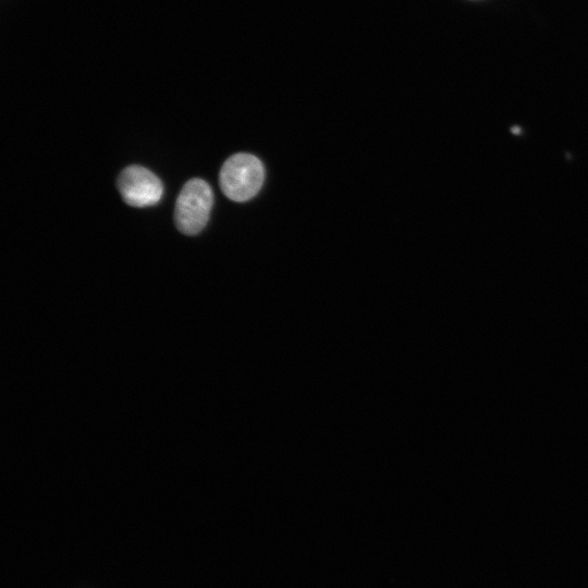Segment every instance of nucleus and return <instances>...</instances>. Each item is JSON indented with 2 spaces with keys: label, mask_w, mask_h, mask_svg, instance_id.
Wrapping results in <instances>:
<instances>
[{
  "label": "nucleus",
  "mask_w": 588,
  "mask_h": 588,
  "mask_svg": "<svg viewBox=\"0 0 588 588\" xmlns=\"http://www.w3.org/2000/svg\"><path fill=\"white\" fill-rule=\"evenodd\" d=\"M265 180V168L254 155L238 152L223 163L219 174L223 194L234 201H246L261 188Z\"/></svg>",
  "instance_id": "1"
},
{
  "label": "nucleus",
  "mask_w": 588,
  "mask_h": 588,
  "mask_svg": "<svg viewBox=\"0 0 588 588\" xmlns=\"http://www.w3.org/2000/svg\"><path fill=\"white\" fill-rule=\"evenodd\" d=\"M213 205V192L203 179L187 181L175 201L174 222L185 235H196L206 226Z\"/></svg>",
  "instance_id": "2"
},
{
  "label": "nucleus",
  "mask_w": 588,
  "mask_h": 588,
  "mask_svg": "<svg viewBox=\"0 0 588 588\" xmlns=\"http://www.w3.org/2000/svg\"><path fill=\"white\" fill-rule=\"evenodd\" d=\"M117 185L124 203L132 207L156 205L163 194L160 179L150 170L137 164L124 168L118 176Z\"/></svg>",
  "instance_id": "3"
}]
</instances>
